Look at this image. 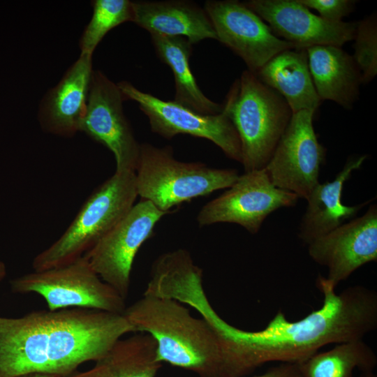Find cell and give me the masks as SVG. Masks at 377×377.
Instances as JSON below:
<instances>
[{"instance_id": "6da1fadb", "label": "cell", "mask_w": 377, "mask_h": 377, "mask_svg": "<svg viewBox=\"0 0 377 377\" xmlns=\"http://www.w3.org/2000/svg\"><path fill=\"white\" fill-rule=\"evenodd\" d=\"M316 286L323 304L300 320L290 321L279 310L260 330L226 325L235 377H246L268 362H301L327 345L363 339L376 329L374 290L356 285L337 293L322 276Z\"/></svg>"}, {"instance_id": "7a4b0ae2", "label": "cell", "mask_w": 377, "mask_h": 377, "mask_svg": "<svg viewBox=\"0 0 377 377\" xmlns=\"http://www.w3.org/2000/svg\"><path fill=\"white\" fill-rule=\"evenodd\" d=\"M131 332L136 331L123 313L87 309L0 316V377L34 372L67 377Z\"/></svg>"}, {"instance_id": "3957f363", "label": "cell", "mask_w": 377, "mask_h": 377, "mask_svg": "<svg viewBox=\"0 0 377 377\" xmlns=\"http://www.w3.org/2000/svg\"><path fill=\"white\" fill-rule=\"evenodd\" d=\"M123 314L136 332L152 337L161 362L198 377H226V339L208 320L193 316L181 302L143 294Z\"/></svg>"}, {"instance_id": "277c9868", "label": "cell", "mask_w": 377, "mask_h": 377, "mask_svg": "<svg viewBox=\"0 0 377 377\" xmlns=\"http://www.w3.org/2000/svg\"><path fill=\"white\" fill-rule=\"evenodd\" d=\"M226 101L239 138L244 172L265 168L291 119L290 106L248 69L234 82Z\"/></svg>"}, {"instance_id": "5b68a950", "label": "cell", "mask_w": 377, "mask_h": 377, "mask_svg": "<svg viewBox=\"0 0 377 377\" xmlns=\"http://www.w3.org/2000/svg\"><path fill=\"white\" fill-rule=\"evenodd\" d=\"M138 197L135 172H118L87 198L62 235L36 255L34 271L71 263L93 248L128 212Z\"/></svg>"}, {"instance_id": "8992f818", "label": "cell", "mask_w": 377, "mask_h": 377, "mask_svg": "<svg viewBox=\"0 0 377 377\" xmlns=\"http://www.w3.org/2000/svg\"><path fill=\"white\" fill-rule=\"evenodd\" d=\"M135 174L138 196L167 213L183 202L228 188L239 176L235 169L179 161L171 147L149 143L140 144Z\"/></svg>"}, {"instance_id": "52a82bcc", "label": "cell", "mask_w": 377, "mask_h": 377, "mask_svg": "<svg viewBox=\"0 0 377 377\" xmlns=\"http://www.w3.org/2000/svg\"><path fill=\"white\" fill-rule=\"evenodd\" d=\"M10 286L15 293L39 295L50 311L80 308L124 313L126 308V300L100 278L84 256L24 274L12 280Z\"/></svg>"}, {"instance_id": "ba28073f", "label": "cell", "mask_w": 377, "mask_h": 377, "mask_svg": "<svg viewBox=\"0 0 377 377\" xmlns=\"http://www.w3.org/2000/svg\"><path fill=\"white\" fill-rule=\"evenodd\" d=\"M125 100L136 102L147 117L152 132L165 139L186 134L207 139L218 146L230 159L242 163L239 138L228 115L225 100L222 111L203 114L174 101H164L137 89L128 81L117 83Z\"/></svg>"}, {"instance_id": "9c48e42d", "label": "cell", "mask_w": 377, "mask_h": 377, "mask_svg": "<svg viewBox=\"0 0 377 377\" xmlns=\"http://www.w3.org/2000/svg\"><path fill=\"white\" fill-rule=\"evenodd\" d=\"M167 212L140 200L93 248L83 256L106 283L126 300L135 257Z\"/></svg>"}, {"instance_id": "30bf717a", "label": "cell", "mask_w": 377, "mask_h": 377, "mask_svg": "<svg viewBox=\"0 0 377 377\" xmlns=\"http://www.w3.org/2000/svg\"><path fill=\"white\" fill-rule=\"evenodd\" d=\"M298 198L276 187L265 168L246 172L223 194L202 207L197 221L200 226L236 223L256 234L268 215L279 208L295 206Z\"/></svg>"}, {"instance_id": "8fae6325", "label": "cell", "mask_w": 377, "mask_h": 377, "mask_svg": "<svg viewBox=\"0 0 377 377\" xmlns=\"http://www.w3.org/2000/svg\"><path fill=\"white\" fill-rule=\"evenodd\" d=\"M315 111L293 113L269 161L265 168L277 188L306 199L319 183L325 149L318 140L313 119Z\"/></svg>"}, {"instance_id": "7c38bea8", "label": "cell", "mask_w": 377, "mask_h": 377, "mask_svg": "<svg viewBox=\"0 0 377 377\" xmlns=\"http://www.w3.org/2000/svg\"><path fill=\"white\" fill-rule=\"evenodd\" d=\"M124 98L117 84L93 71L87 111L80 132L113 154L118 172H135L140 155L138 142L123 110Z\"/></svg>"}, {"instance_id": "4fadbf2b", "label": "cell", "mask_w": 377, "mask_h": 377, "mask_svg": "<svg viewBox=\"0 0 377 377\" xmlns=\"http://www.w3.org/2000/svg\"><path fill=\"white\" fill-rule=\"evenodd\" d=\"M204 9L217 40L230 48L256 73L277 54L295 47L277 37L271 28L243 2L209 0Z\"/></svg>"}, {"instance_id": "5bb4252c", "label": "cell", "mask_w": 377, "mask_h": 377, "mask_svg": "<svg viewBox=\"0 0 377 377\" xmlns=\"http://www.w3.org/2000/svg\"><path fill=\"white\" fill-rule=\"evenodd\" d=\"M308 253L314 262L327 267L325 278L334 288L360 267L376 261V205L308 244Z\"/></svg>"}, {"instance_id": "9a60e30c", "label": "cell", "mask_w": 377, "mask_h": 377, "mask_svg": "<svg viewBox=\"0 0 377 377\" xmlns=\"http://www.w3.org/2000/svg\"><path fill=\"white\" fill-rule=\"evenodd\" d=\"M268 23L279 38L296 49L316 45L341 47L354 39L357 23L329 22L297 0H249L243 2Z\"/></svg>"}, {"instance_id": "2e32d148", "label": "cell", "mask_w": 377, "mask_h": 377, "mask_svg": "<svg viewBox=\"0 0 377 377\" xmlns=\"http://www.w3.org/2000/svg\"><path fill=\"white\" fill-rule=\"evenodd\" d=\"M93 71L92 55L80 54L58 84L48 91L38 112L43 131L65 138L80 132Z\"/></svg>"}, {"instance_id": "e0dca14e", "label": "cell", "mask_w": 377, "mask_h": 377, "mask_svg": "<svg viewBox=\"0 0 377 377\" xmlns=\"http://www.w3.org/2000/svg\"><path fill=\"white\" fill-rule=\"evenodd\" d=\"M132 13L131 22L150 35L183 37L192 45L217 40L205 9L189 1H132Z\"/></svg>"}, {"instance_id": "ac0fdd59", "label": "cell", "mask_w": 377, "mask_h": 377, "mask_svg": "<svg viewBox=\"0 0 377 377\" xmlns=\"http://www.w3.org/2000/svg\"><path fill=\"white\" fill-rule=\"evenodd\" d=\"M367 155L348 159L334 179L318 183L306 198L307 206L302 218L298 236L307 245L353 218L367 204L347 206L341 196L345 182L360 168Z\"/></svg>"}, {"instance_id": "d6986e66", "label": "cell", "mask_w": 377, "mask_h": 377, "mask_svg": "<svg viewBox=\"0 0 377 377\" xmlns=\"http://www.w3.org/2000/svg\"><path fill=\"white\" fill-rule=\"evenodd\" d=\"M311 79L320 99L353 108L362 84V74L353 56L341 47L316 45L306 49Z\"/></svg>"}, {"instance_id": "ffe728a7", "label": "cell", "mask_w": 377, "mask_h": 377, "mask_svg": "<svg viewBox=\"0 0 377 377\" xmlns=\"http://www.w3.org/2000/svg\"><path fill=\"white\" fill-rule=\"evenodd\" d=\"M254 74L286 100L293 113L316 112L321 103L310 74L306 49L284 50Z\"/></svg>"}, {"instance_id": "44dd1931", "label": "cell", "mask_w": 377, "mask_h": 377, "mask_svg": "<svg viewBox=\"0 0 377 377\" xmlns=\"http://www.w3.org/2000/svg\"><path fill=\"white\" fill-rule=\"evenodd\" d=\"M162 364L154 339L140 332L119 339L93 367L67 377H156Z\"/></svg>"}, {"instance_id": "7402d4cb", "label": "cell", "mask_w": 377, "mask_h": 377, "mask_svg": "<svg viewBox=\"0 0 377 377\" xmlns=\"http://www.w3.org/2000/svg\"><path fill=\"white\" fill-rule=\"evenodd\" d=\"M159 59L172 70L175 83L174 101L203 114H216L223 105L208 98L200 90L190 68L192 44L183 37L151 35Z\"/></svg>"}, {"instance_id": "603a6c76", "label": "cell", "mask_w": 377, "mask_h": 377, "mask_svg": "<svg viewBox=\"0 0 377 377\" xmlns=\"http://www.w3.org/2000/svg\"><path fill=\"white\" fill-rule=\"evenodd\" d=\"M297 364L302 377H353L357 369L373 371L377 356L364 339H357L335 344Z\"/></svg>"}, {"instance_id": "cb8c5ba5", "label": "cell", "mask_w": 377, "mask_h": 377, "mask_svg": "<svg viewBox=\"0 0 377 377\" xmlns=\"http://www.w3.org/2000/svg\"><path fill=\"white\" fill-rule=\"evenodd\" d=\"M93 13L80 37L81 54L92 55L108 32L132 20V1L128 0H94Z\"/></svg>"}, {"instance_id": "d4e9b609", "label": "cell", "mask_w": 377, "mask_h": 377, "mask_svg": "<svg viewBox=\"0 0 377 377\" xmlns=\"http://www.w3.org/2000/svg\"><path fill=\"white\" fill-rule=\"evenodd\" d=\"M353 56L362 74V83H369L377 74V20L373 14L357 22Z\"/></svg>"}, {"instance_id": "484cf974", "label": "cell", "mask_w": 377, "mask_h": 377, "mask_svg": "<svg viewBox=\"0 0 377 377\" xmlns=\"http://www.w3.org/2000/svg\"><path fill=\"white\" fill-rule=\"evenodd\" d=\"M305 7L316 10L324 20L339 22L355 8L353 0H297Z\"/></svg>"}, {"instance_id": "4316f807", "label": "cell", "mask_w": 377, "mask_h": 377, "mask_svg": "<svg viewBox=\"0 0 377 377\" xmlns=\"http://www.w3.org/2000/svg\"><path fill=\"white\" fill-rule=\"evenodd\" d=\"M253 377H302L297 363L281 362Z\"/></svg>"}, {"instance_id": "83f0119b", "label": "cell", "mask_w": 377, "mask_h": 377, "mask_svg": "<svg viewBox=\"0 0 377 377\" xmlns=\"http://www.w3.org/2000/svg\"><path fill=\"white\" fill-rule=\"evenodd\" d=\"M16 377H60L57 375L45 374V373H28L22 375L17 376Z\"/></svg>"}, {"instance_id": "f1b7e54d", "label": "cell", "mask_w": 377, "mask_h": 377, "mask_svg": "<svg viewBox=\"0 0 377 377\" xmlns=\"http://www.w3.org/2000/svg\"><path fill=\"white\" fill-rule=\"evenodd\" d=\"M6 274V269L4 263L0 260V282L4 279Z\"/></svg>"}, {"instance_id": "f546056e", "label": "cell", "mask_w": 377, "mask_h": 377, "mask_svg": "<svg viewBox=\"0 0 377 377\" xmlns=\"http://www.w3.org/2000/svg\"><path fill=\"white\" fill-rule=\"evenodd\" d=\"M223 320V319L222 318H219V319L216 320V323H215V327H216V328H217V330L219 331V333H220V332H219V328H218V327H219L218 325H219V323H220ZM220 334H221V333H220ZM224 338H225V337H224ZM227 342H228V341H227ZM228 346H229V343H228ZM229 347H230V346H229ZM229 360H230V348H229V359H228V374H230V375H229V377H231V376H230V374Z\"/></svg>"}, {"instance_id": "4dcf8cb0", "label": "cell", "mask_w": 377, "mask_h": 377, "mask_svg": "<svg viewBox=\"0 0 377 377\" xmlns=\"http://www.w3.org/2000/svg\"><path fill=\"white\" fill-rule=\"evenodd\" d=\"M360 377H377V376L373 372H362Z\"/></svg>"}, {"instance_id": "1f68e13d", "label": "cell", "mask_w": 377, "mask_h": 377, "mask_svg": "<svg viewBox=\"0 0 377 377\" xmlns=\"http://www.w3.org/2000/svg\"><path fill=\"white\" fill-rule=\"evenodd\" d=\"M219 318H220V316H219V315H217V316H216L213 318V320H212V325L214 326V327H215V325H214L215 322H216V320ZM215 328H216V327H215ZM217 331H218V330H217ZM218 332H219V331H218ZM227 343H228V342H227ZM228 358H229V348H228ZM228 377H229V375H228Z\"/></svg>"}, {"instance_id": "d6a6232c", "label": "cell", "mask_w": 377, "mask_h": 377, "mask_svg": "<svg viewBox=\"0 0 377 377\" xmlns=\"http://www.w3.org/2000/svg\"><path fill=\"white\" fill-rule=\"evenodd\" d=\"M220 318H221V317H220ZM219 318H218V319H219ZM218 319H217V320H218ZM216 322H215V323H216ZM214 325H215V324H214ZM216 330H217V329H216ZM228 348H229V346H228ZM228 359H229V358H228Z\"/></svg>"}]
</instances>
